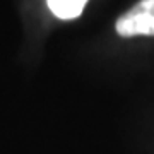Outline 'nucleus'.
Returning a JSON list of instances; mask_svg holds the SVG:
<instances>
[{"mask_svg": "<svg viewBox=\"0 0 154 154\" xmlns=\"http://www.w3.org/2000/svg\"><path fill=\"white\" fill-rule=\"evenodd\" d=\"M115 29L122 38L154 36V0H140L116 19Z\"/></svg>", "mask_w": 154, "mask_h": 154, "instance_id": "nucleus-1", "label": "nucleus"}, {"mask_svg": "<svg viewBox=\"0 0 154 154\" xmlns=\"http://www.w3.org/2000/svg\"><path fill=\"white\" fill-rule=\"evenodd\" d=\"M88 0H48L50 11L60 19H75L81 16Z\"/></svg>", "mask_w": 154, "mask_h": 154, "instance_id": "nucleus-2", "label": "nucleus"}]
</instances>
